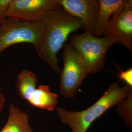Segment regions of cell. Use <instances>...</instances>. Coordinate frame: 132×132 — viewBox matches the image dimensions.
Masks as SVG:
<instances>
[{
  "mask_svg": "<svg viewBox=\"0 0 132 132\" xmlns=\"http://www.w3.org/2000/svg\"><path fill=\"white\" fill-rule=\"evenodd\" d=\"M37 77L34 73L23 70L15 81L17 94L22 99L28 101L37 88Z\"/></svg>",
  "mask_w": 132,
  "mask_h": 132,
  "instance_id": "12",
  "label": "cell"
},
{
  "mask_svg": "<svg viewBox=\"0 0 132 132\" xmlns=\"http://www.w3.org/2000/svg\"><path fill=\"white\" fill-rule=\"evenodd\" d=\"M41 33L38 22H28L8 17L0 25V54L10 46L21 43L38 48Z\"/></svg>",
  "mask_w": 132,
  "mask_h": 132,
  "instance_id": "5",
  "label": "cell"
},
{
  "mask_svg": "<svg viewBox=\"0 0 132 132\" xmlns=\"http://www.w3.org/2000/svg\"><path fill=\"white\" fill-rule=\"evenodd\" d=\"M5 102L6 98L5 97V95L3 93L2 90H0V113L5 107Z\"/></svg>",
  "mask_w": 132,
  "mask_h": 132,
  "instance_id": "16",
  "label": "cell"
},
{
  "mask_svg": "<svg viewBox=\"0 0 132 132\" xmlns=\"http://www.w3.org/2000/svg\"><path fill=\"white\" fill-rule=\"evenodd\" d=\"M58 1L64 9L80 20L85 32L94 35L99 11L98 0Z\"/></svg>",
  "mask_w": 132,
  "mask_h": 132,
  "instance_id": "8",
  "label": "cell"
},
{
  "mask_svg": "<svg viewBox=\"0 0 132 132\" xmlns=\"http://www.w3.org/2000/svg\"><path fill=\"white\" fill-rule=\"evenodd\" d=\"M131 88L127 85L120 87L118 82H113L90 107L81 111H71L63 107L57 108L58 116L61 122L68 125L72 132H87L95 120L127 96Z\"/></svg>",
  "mask_w": 132,
  "mask_h": 132,
  "instance_id": "2",
  "label": "cell"
},
{
  "mask_svg": "<svg viewBox=\"0 0 132 132\" xmlns=\"http://www.w3.org/2000/svg\"><path fill=\"white\" fill-rule=\"evenodd\" d=\"M61 6L58 0H10L8 17L38 22L47 11Z\"/></svg>",
  "mask_w": 132,
  "mask_h": 132,
  "instance_id": "7",
  "label": "cell"
},
{
  "mask_svg": "<svg viewBox=\"0 0 132 132\" xmlns=\"http://www.w3.org/2000/svg\"><path fill=\"white\" fill-rule=\"evenodd\" d=\"M62 58L63 67L60 72L59 91L63 96L72 98L89 73L83 59L70 43L64 44Z\"/></svg>",
  "mask_w": 132,
  "mask_h": 132,
  "instance_id": "3",
  "label": "cell"
},
{
  "mask_svg": "<svg viewBox=\"0 0 132 132\" xmlns=\"http://www.w3.org/2000/svg\"><path fill=\"white\" fill-rule=\"evenodd\" d=\"M0 132H34L29 124V114L10 104L9 118Z\"/></svg>",
  "mask_w": 132,
  "mask_h": 132,
  "instance_id": "11",
  "label": "cell"
},
{
  "mask_svg": "<svg viewBox=\"0 0 132 132\" xmlns=\"http://www.w3.org/2000/svg\"><path fill=\"white\" fill-rule=\"evenodd\" d=\"M69 43L83 59L89 75H94L103 70L107 51L112 46L104 37L84 32L73 35Z\"/></svg>",
  "mask_w": 132,
  "mask_h": 132,
  "instance_id": "4",
  "label": "cell"
},
{
  "mask_svg": "<svg viewBox=\"0 0 132 132\" xmlns=\"http://www.w3.org/2000/svg\"><path fill=\"white\" fill-rule=\"evenodd\" d=\"M117 110L125 124L132 129V88L129 90L127 96L117 105Z\"/></svg>",
  "mask_w": 132,
  "mask_h": 132,
  "instance_id": "13",
  "label": "cell"
},
{
  "mask_svg": "<svg viewBox=\"0 0 132 132\" xmlns=\"http://www.w3.org/2000/svg\"><path fill=\"white\" fill-rule=\"evenodd\" d=\"M118 77L120 80L124 81L126 85L132 88V69L129 68L124 71H120L118 73Z\"/></svg>",
  "mask_w": 132,
  "mask_h": 132,
  "instance_id": "15",
  "label": "cell"
},
{
  "mask_svg": "<svg viewBox=\"0 0 132 132\" xmlns=\"http://www.w3.org/2000/svg\"><path fill=\"white\" fill-rule=\"evenodd\" d=\"M10 0H0V25L8 18L7 11Z\"/></svg>",
  "mask_w": 132,
  "mask_h": 132,
  "instance_id": "14",
  "label": "cell"
},
{
  "mask_svg": "<svg viewBox=\"0 0 132 132\" xmlns=\"http://www.w3.org/2000/svg\"><path fill=\"white\" fill-rule=\"evenodd\" d=\"M58 97V94L51 90L48 85H40L28 102L33 107L53 112L57 108Z\"/></svg>",
  "mask_w": 132,
  "mask_h": 132,
  "instance_id": "10",
  "label": "cell"
},
{
  "mask_svg": "<svg viewBox=\"0 0 132 132\" xmlns=\"http://www.w3.org/2000/svg\"><path fill=\"white\" fill-rule=\"evenodd\" d=\"M38 22L41 33L36 52L41 60L60 73L57 54L71 33L84 29L83 25L79 19L62 6L48 11Z\"/></svg>",
  "mask_w": 132,
  "mask_h": 132,
  "instance_id": "1",
  "label": "cell"
},
{
  "mask_svg": "<svg viewBox=\"0 0 132 132\" xmlns=\"http://www.w3.org/2000/svg\"><path fill=\"white\" fill-rule=\"evenodd\" d=\"M99 11L94 35H103L105 29L108 24L111 17L120 10L126 0H98Z\"/></svg>",
  "mask_w": 132,
  "mask_h": 132,
  "instance_id": "9",
  "label": "cell"
},
{
  "mask_svg": "<svg viewBox=\"0 0 132 132\" xmlns=\"http://www.w3.org/2000/svg\"><path fill=\"white\" fill-rule=\"evenodd\" d=\"M103 35L112 46L119 43L132 52V0H126L122 7L113 14Z\"/></svg>",
  "mask_w": 132,
  "mask_h": 132,
  "instance_id": "6",
  "label": "cell"
}]
</instances>
